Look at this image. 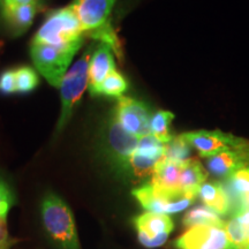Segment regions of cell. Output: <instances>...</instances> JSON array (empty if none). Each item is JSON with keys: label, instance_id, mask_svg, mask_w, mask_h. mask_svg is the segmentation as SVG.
Here are the masks:
<instances>
[{"label": "cell", "instance_id": "18", "mask_svg": "<svg viewBox=\"0 0 249 249\" xmlns=\"http://www.w3.org/2000/svg\"><path fill=\"white\" fill-rule=\"evenodd\" d=\"M198 196L205 207L217 214H226L231 210L232 203L225 186L220 182H207L201 186Z\"/></svg>", "mask_w": 249, "mask_h": 249}, {"label": "cell", "instance_id": "21", "mask_svg": "<svg viewBox=\"0 0 249 249\" xmlns=\"http://www.w3.org/2000/svg\"><path fill=\"white\" fill-rule=\"evenodd\" d=\"M85 35L91 37L95 40H98L99 43L110 46L114 54L119 58V60L123 61V44H121V40L118 36L116 29L112 27L110 22L103 24L98 29L86 33Z\"/></svg>", "mask_w": 249, "mask_h": 249}, {"label": "cell", "instance_id": "31", "mask_svg": "<svg viewBox=\"0 0 249 249\" xmlns=\"http://www.w3.org/2000/svg\"><path fill=\"white\" fill-rule=\"evenodd\" d=\"M14 244H15V240H13V239H11V240L6 242H1V244H0V249H11L12 246Z\"/></svg>", "mask_w": 249, "mask_h": 249}, {"label": "cell", "instance_id": "8", "mask_svg": "<svg viewBox=\"0 0 249 249\" xmlns=\"http://www.w3.org/2000/svg\"><path fill=\"white\" fill-rule=\"evenodd\" d=\"M112 113L121 126L133 135L142 138L151 134L150 123L152 114L144 102L123 96L118 99V104Z\"/></svg>", "mask_w": 249, "mask_h": 249}, {"label": "cell", "instance_id": "33", "mask_svg": "<svg viewBox=\"0 0 249 249\" xmlns=\"http://www.w3.org/2000/svg\"><path fill=\"white\" fill-rule=\"evenodd\" d=\"M2 22H4V20H2V0H0V26Z\"/></svg>", "mask_w": 249, "mask_h": 249}, {"label": "cell", "instance_id": "23", "mask_svg": "<svg viewBox=\"0 0 249 249\" xmlns=\"http://www.w3.org/2000/svg\"><path fill=\"white\" fill-rule=\"evenodd\" d=\"M186 227H192L196 225H224L219 214L209 209L208 207H196L191 209L185 214L182 220Z\"/></svg>", "mask_w": 249, "mask_h": 249}, {"label": "cell", "instance_id": "4", "mask_svg": "<svg viewBox=\"0 0 249 249\" xmlns=\"http://www.w3.org/2000/svg\"><path fill=\"white\" fill-rule=\"evenodd\" d=\"M82 44L83 42L68 46H54L31 42L30 57L36 70L50 85L60 88L61 81L67 73L74 55Z\"/></svg>", "mask_w": 249, "mask_h": 249}, {"label": "cell", "instance_id": "11", "mask_svg": "<svg viewBox=\"0 0 249 249\" xmlns=\"http://www.w3.org/2000/svg\"><path fill=\"white\" fill-rule=\"evenodd\" d=\"M187 142L196 149L201 157L209 158L219 152L241 147L248 141L220 130H195L182 134Z\"/></svg>", "mask_w": 249, "mask_h": 249}, {"label": "cell", "instance_id": "6", "mask_svg": "<svg viewBox=\"0 0 249 249\" xmlns=\"http://www.w3.org/2000/svg\"><path fill=\"white\" fill-rule=\"evenodd\" d=\"M166 144L158 141L152 134L140 139L136 150L130 156L126 174L135 180L152 177L156 166L165 157Z\"/></svg>", "mask_w": 249, "mask_h": 249}, {"label": "cell", "instance_id": "3", "mask_svg": "<svg viewBox=\"0 0 249 249\" xmlns=\"http://www.w3.org/2000/svg\"><path fill=\"white\" fill-rule=\"evenodd\" d=\"M33 43L54 46H68L85 42V31L71 6L55 9L46 15L45 21L37 30Z\"/></svg>", "mask_w": 249, "mask_h": 249}, {"label": "cell", "instance_id": "28", "mask_svg": "<svg viewBox=\"0 0 249 249\" xmlns=\"http://www.w3.org/2000/svg\"><path fill=\"white\" fill-rule=\"evenodd\" d=\"M11 240L7 231V217H0V244Z\"/></svg>", "mask_w": 249, "mask_h": 249}, {"label": "cell", "instance_id": "13", "mask_svg": "<svg viewBox=\"0 0 249 249\" xmlns=\"http://www.w3.org/2000/svg\"><path fill=\"white\" fill-rule=\"evenodd\" d=\"M249 165V142L207 158V169L218 178H229L235 171Z\"/></svg>", "mask_w": 249, "mask_h": 249}, {"label": "cell", "instance_id": "5", "mask_svg": "<svg viewBox=\"0 0 249 249\" xmlns=\"http://www.w3.org/2000/svg\"><path fill=\"white\" fill-rule=\"evenodd\" d=\"M140 139L141 138L127 132L113 113H111L103 124L101 135L103 151L107 160L124 173L130 156L138 148Z\"/></svg>", "mask_w": 249, "mask_h": 249}, {"label": "cell", "instance_id": "10", "mask_svg": "<svg viewBox=\"0 0 249 249\" xmlns=\"http://www.w3.org/2000/svg\"><path fill=\"white\" fill-rule=\"evenodd\" d=\"M140 244L145 248L163 246L173 230V222L169 214L147 213L134 218Z\"/></svg>", "mask_w": 249, "mask_h": 249}, {"label": "cell", "instance_id": "26", "mask_svg": "<svg viewBox=\"0 0 249 249\" xmlns=\"http://www.w3.org/2000/svg\"><path fill=\"white\" fill-rule=\"evenodd\" d=\"M15 203V196L9 183L0 176V217H7V214Z\"/></svg>", "mask_w": 249, "mask_h": 249}, {"label": "cell", "instance_id": "22", "mask_svg": "<svg viewBox=\"0 0 249 249\" xmlns=\"http://www.w3.org/2000/svg\"><path fill=\"white\" fill-rule=\"evenodd\" d=\"M173 119L174 114L169 111H157L155 114H152L150 123L151 134L164 144L170 143L173 139L170 130L171 123Z\"/></svg>", "mask_w": 249, "mask_h": 249}, {"label": "cell", "instance_id": "25", "mask_svg": "<svg viewBox=\"0 0 249 249\" xmlns=\"http://www.w3.org/2000/svg\"><path fill=\"white\" fill-rule=\"evenodd\" d=\"M192 145L187 142V140L183 138V135L173 138L172 141L166 144V154L165 157L169 160H177V161H185L189 160L191 156Z\"/></svg>", "mask_w": 249, "mask_h": 249}, {"label": "cell", "instance_id": "27", "mask_svg": "<svg viewBox=\"0 0 249 249\" xmlns=\"http://www.w3.org/2000/svg\"><path fill=\"white\" fill-rule=\"evenodd\" d=\"M0 93L5 96L17 93L15 70H6L0 74Z\"/></svg>", "mask_w": 249, "mask_h": 249}, {"label": "cell", "instance_id": "7", "mask_svg": "<svg viewBox=\"0 0 249 249\" xmlns=\"http://www.w3.org/2000/svg\"><path fill=\"white\" fill-rule=\"evenodd\" d=\"M133 195L143 209L149 213L165 214L183 211L195 200L187 195H176L164 192L150 182L143 183L142 186L133 189Z\"/></svg>", "mask_w": 249, "mask_h": 249}, {"label": "cell", "instance_id": "15", "mask_svg": "<svg viewBox=\"0 0 249 249\" xmlns=\"http://www.w3.org/2000/svg\"><path fill=\"white\" fill-rule=\"evenodd\" d=\"M183 161H177L164 157L156 166L150 183L161 191L176 195H187L181 189V171ZM188 196V195H187ZM191 197V196H189ZM194 198V197H193Z\"/></svg>", "mask_w": 249, "mask_h": 249}, {"label": "cell", "instance_id": "30", "mask_svg": "<svg viewBox=\"0 0 249 249\" xmlns=\"http://www.w3.org/2000/svg\"><path fill=\"white\" fill-rule=\"evenodd\" d=\"M234 219L238 220L241 225H249V210L238 214V216H234Z\"/></svg>", "mask_w": 249, "mask_h": 249}, {"label": "cell", "instance_id": "24", "mask_svg": "<svg viewBox=\"0 0 249 249\" xmlns=\"http://www.w3.org/2000/svg\"><path fill=\"white\" fill-rule=\"evenodd\" d=\"M15 82L18 93H29L39 85V79L36 71L29 66L15 68Z\"/></svg>", "mask_w": 249, "mask_h": 249}, {"label": "cell", "instance_id": "34", "mask_svg": "<svg viewBox=\"0 0 249 249\" xmlns=\"http://www.w3.org/2000/svg\"><path fill=\"white\" fill-rule=\"evenodd\" d=\"M2 48V42H1V40H0V49H1Z\"/></svg>", "mask_w": 249, "mask_h": 249}, {"label": "cell", "instance_id": "1", "mask_svg": "<svg viewBox=\"0 0 249 249\" xmlns=\"http://www.w3.org/2000/svg\"><path fill=\"white\" fill-rule=\"evenodd\" d=\"M40 214L46 233L59 248L81 249L73 213L61 197L54 193L46 194Z\"/></svg>", "mask_w": 249, "mask_h": 249}, {"label": "cell", "instance_id": "14", "mask_svg": "<svg viewBox=\"0 0 249 249\" xmlns=\"http://www.w3.org/2000/svg\"><path fill=\"white\" fill-rule=\"evenodd\" d=\"M43 9L40 4L18 5L2 1V20L9 35L18 37L27 33L36 14Z\"/></svg>", "mask_w": 249, "mask_h": 249}, {"label": "cell", "instance_id": "9", "mask_svg": "<svg viewBox=\"0 0 249 249\" xmlns=\"http://www.w3.org/2000/svg\"><path fill=\"white\" fill-rule=\"evenodd\" d=\"M177 249H227V236L224 225H196L189 227L173 242Z\"/></svg>", "mask_w": 249, "mask_h": 249}, {"label": "cell", "instance_id": "17", "mask_svg": "<svg viewBox=\"0 0 249 249\" xmlns=\"http://www.w3.org/2000/svg\"><path fill=\"white\" fill-rule=\"evenodd\" d=\"M112 50L107 44L99 43L93 51L89 65V88L98 86L116 71Z\"/></svg>", "mask_w": 249, "mask_h": 249}, {"label": "cell", "instance_id": "20", "mask_svg": "<svg viewBox=\"0 0 249 249\" xmlns=\"http://www.w3.org/2000/svg\"><path fill=\"white\" fill-rule=\"evenodd\" d=\"M128 89V81L118 71L111 73L98 86L89 88L91 96H105V97L121 98Z\"/></svg>", "mask_w": 249, "mask_h": 249}, {"label": "cell", "instance_id": "32", "mask_svg": "<svg viewBox=\"0 0 249 249\" xmlns=\"http://www.w3.org/2000/svg\"><path fill=\"white\" fill-rule=\"evenodd\" d=\"M244 226V230H245V234H246V238H247L248 240V244H249V225H242Z\"/></svg>", "mask_w": 249, "mask_h": 249}, {"label": "cell", "instance_id": "29", "mask_svg": "<svg viewBox=\"0 0 249 249\" xmlns=\"http://www.w3.org/2000/svg\"><path fill=\"white\" fill-rule=\"evenodd\" d=\"M2 1L11 2V4H18V5H29V4L43 5V0H2Z\"/></svg>", "mask_w": 249, "mask_h": 249}, {"label": "cell", "instance_id": "2", "mask_svg": "<svg viewBox=\"0 0 249 249\" xmlns=\"http://www.w3.org/2000/svg\"><path fill=\"white\" fill-rule=\"evenodd\" d=\"M93 51H95V44H91L83 52L79 60L71 66V70L67 71L61 81V112L57 123V133L62 132L67 126L74 110L89 87V65Z\"/></svg>", "mask_w": 249, "mask_h": 249}, {"label": "cell", "instance_id": "12", "mask_svg": "<svg viewBox=\"0 0 249 249\" xmlns=\"http://www.w3.org/2000/svg\"><path fill=\"white\" fill-rule=\"evenodd\" d=\"M116 1L117 0H74L70 6L86 34L108 22L107 18Z\"/></svg>", "mask_w": 249, "mask_h": 249}, {"label": "cell", "instance_id": "19", "mask_svg": "<svg viewBox=\"0 0 249 249\" xmlns=\"http://www.w3.org/2000/svg\"><path fill=\"white\" fill-rule=\"evenodd\" d=\"M208 172L197 158H189L183 161L181 171V189L191 197L196 198L201 186L207 181Z\"/></svg>", "mask_w": 249, "mask_h": 249}, {"label": "cell", "instance_id": "16", "mask_svg": "<svg viewBox=\"0 0 249 249\" xmlns=\"http://www.w3.org/2000/svg\"><path fill=\"white\" fill-rule=\"evenodd\" d=\"M230 198L233 205V214L238 216L249 210V165L235 171L226 178Z\"/></svg>", "mask_w": 249, "mask_h": 249}]
</instances>
